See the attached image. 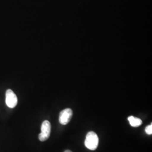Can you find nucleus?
<instances>
[{
  "mask_svg": "<svg viewBox=\"0 0 152 152\" xmlns=\"http://www.w3.org/2000/svg\"><path fill=\"white\" fill-rule=\"evenodd\" d=\"M99 144V137L96 133L93 131L89 132L86 135L85 141V145L90 150L96 149Z\"/></svg>",
  "mask_w": 152,
  "mask_h": 152,
  "instance_id": "obj_1",
  "label": "nucleus"
},
{
  "mask_svg": "<svg viewBox=\"0 0 152 152\" xmlns=\"http://www.w3.org/2000/svg\"><path fill=\"white\" fill-rule=\"evenodd\" d=\"M51 124L48 121H44L41 125V132L39 134L38 138L41 141H45L49 139L51 133Z\"/></svg>",
  "mask_w": 152,
  "mask_h": 152,
  "instance_id": "obj_2",
  "label": "nucleus"
},
{
  "mask_svg": "<svg viewBox=\"0 0 152 152\" xmlns=\"http://www.w3.org/2000/svg\"><path fill=\"white\" fill-rule=\"evenodd\" d=\"M18 103V99L15 94L10 89H9L6 92V104L7 106L10 108H14Z\"/></svg>",
  "mask_w": 152,
  "mask_h": 152,
  "instance_id": "obj_3",
  "label": "nucleus"
},
{
  "mask_svg": "<svg viewBox=\"0 0 152 152\" xmlns=\"http://www.w3.org/2000/svg\"><path fill=\"white\" fill-rule=\"evenodd\" d=\"M73 112L69 108L65 109L63 110L59 114V122L60 124L65 125L68 124L72 117Z\"/></svg>",
  "mask_w": 152,
  "mask_h": 152,
  "instance_id": "obj_4",
  "label": "nucleus"
},
{
  "mask_svg": "<svg viewBox=\"0 0 152 152\" xmlns=\"http://www.w3.org/2000/svg\"><path fill=\"white\" fill-rule=\"evenodd\" d=\"M128 120L130 122V124L132 127H139L142 124V121L140 118L134 117V116H130L128 118Z\"/></svg>",
  "mask_w": 152,
  "mask_h": 152,
  "instance_id": "obj_5",
  "label": "nucleus"
},
{
  "mask_svg": "<svg viewBox=\"0 0 152 152\" xmlns=\"http://www.w3.org/2000/svg\"><path fill=\"white\" fill-rule=\"evenodd\" d=\"M145 132H147V134L148 135H152V125L151 124L148 125L147 127L145 128Z\"/></svg>",
  "mask_w": 152,
  "mask_h": 152,
  "instance_id": "obj_6",
  "label": "nucleus"
},
{
  "mask_svg": "<svg viewBox=\"0 0 152 152\" xmlns=\"http://www.w3.org/2000/svg\"><path fill=\"white\" fill-rule=\"evenodd\" d=\"M64 152H72L71 151H69V150H66V151H65Z\"/></svg>",
  "mask_w": 152,
  "mask_h": 152,
  "instance_id": "obj_7",
  "label": "nucleus"
}]
</instances>
